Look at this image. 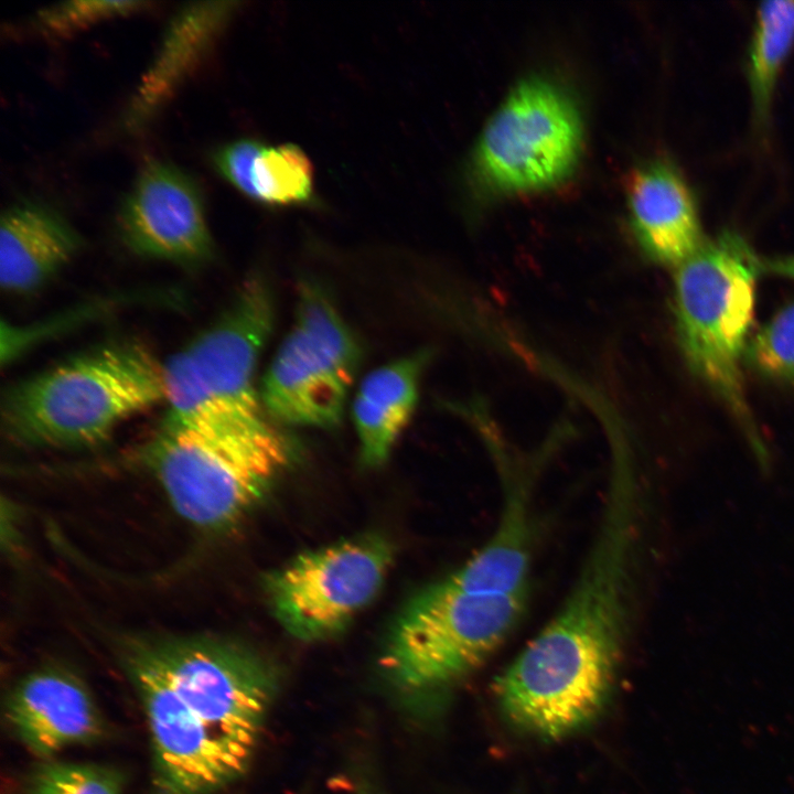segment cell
<instances>
[{
	"label": "cell",
	"instance_id": "cell-22",
	"mask_svg": "<svg viewBox=\"0 0 794 794\" xmlns=\"http://www.w3.org/2000/svg\"><path fill=\"white\" fill-rule=\"evenodd\" d=\"M762 272H770L794 280V255L776 258H761Z\"/></svg>",
	"mask_w": 794,
	"mask_h": 794
},
{
	"label": "cell",
	"instance_id": "cell-14",
	"mask_svg": "<svg viewBox=\"0 0 794 794\" xmlns=\"http://www.w3.org/2000/svg\"><path fill=\"white\" fill-rule=\"evenodd\" d=\"M430 355L416 351L373 369L361 382L352 412L365 465L378 466L388 459L415 411Z\"/></svg>",
	"mask_w": 794,
	"mask_h": 794
},
{
	"label": "cell",
	"instance_id": "cell-11",
	"mask_svg": "<svg viewBox=\"0 0 794 794\" xmlns=\"http://www.w3.org/2000/svg\"><path fill=\"white\" fill-rule=\"evenodd\" d=\"M4 709L18 739L40 758L96 742L105 733V720L90 690L62 667L25 675L9 693Z\"/></svg>",
	"mask_w": 794,
	"mask_h": 794
},
{
	"label": "cell",
	"instance_id": "cell-12",
	"mask_svg": "<svg viewBox=\"0 0 794 794\" xmlns=\"http://www.w3.org/2000/svg\"><path fill=\"white\" fill-rule=\"evenodd\" d=\"M626 196L634 236L650 260L676 268L705 242L693 193L669 163L631 171Z\"/></svg>",
	"mask_w": 794,
	"mask_h": 794
},
{
	"label": "cell",
	"instance_id": "cell-13",
	"mask_svg": "<svg viewBox=\"0 0 794 794\" xmlns=\"http://www.w3.org/2000/svg\"><path fill=\"white\" fill-rule=\"evenodd\" d=\"M81 238L52 208L33 202L10 206L0 224V283L28 294L47 283L77 254Z\"/></svg>",
	"mask_w": 794,
	"mask_h": 794
},
{
	"label": "cell",
	"instance_id": "cell-7",
	"mask_svg": "<svg viewBox=\"0 0 794 794\" xmlns=\"http://www.w3.org/2000/svg\"><path fill=\"white\" fill-rule=\"evenodd\" d=\"M141 459L183 519L221 532L261 501L293 457L202 440L160 426Z\"/></svg>",
	"mask_w": 794,
	"mask_h": 794
},
{
	"label": "cell",
	"instance_id": "cell-21",
	"mask_svg": "<svg viewBox=\"0 0 794 794\" xmlns=\"http://www.w3.org/2000/svg\"><path fill=\"white\" fill-rule=\"evenodd\" d=\"M138 1H71L39 13L40 25L51 33L66 34L99 20L140 9Z\"/></svg>",
	"mask_w": 794,
	"mask_h": 794
},
{
	"label": "cell",
	"instance_id": "cell-9",
	"mask_svg": "<svg viewBox=\"0 0 794 794\" xmlns=\"http://www.w3.org/2000/svg\"><path fill=\"white\" fill-rule=\"evenodd\" d=\"M391 560L390 545L378 536L308 550L267 577L270 608L293 637L329 639L376 598Z\"/></svg>",
	"mask_w": 794,
	"mask_h": 794
},
{
	"label": "cell",
	"instance_id": "cell-5",
	"mask_svg": "<svg viewBox=\"0 0 794 794\" xmlns=\"http://www.w3.org/2000/svg\"><path fill=\"white\" fill-rule=\"evenodd\" d=\"M130 641L160 673L185 722L249 761L273 691L267 665L210 636Z\"/></svg>",
	"mask_w": 794,
	"mask_h": 794
},
{
	"label": "cell",
	"instance_id": "cell-19",
	"mask_svg": "<svg viewBox=\"0 0 794 794\" xmlns=\"http://www.w3.org/2000/svg\"><path fill=\"white\" fill-rule=\"evenodd\" d=\"M125 776L114 766L46 761L29 774L26 794H122Z\"/></svg>",
	"mask_w": 794,
	"mask_h": 794
},
{
	"label": "cell",
	"instance_id": "cell-10",
	"mask_svg": "<svg viewBox=\"0 0 794 794\" xmlns=\"http://www.w3.org/2000/svg\"><path fill=\"white\" fill-rule=\"evenodd\" d=\"M126 244L138 255L197 267L213 256L200 191L180 169L151 162L126 196L119 215Z\"/></svg>",
	"mask_w": 794,
	"mask_h": 794
},
{
	"label": "cell",
	"instance_id": "cell-6",
	"mask_svg": "<svg viewBox=\"0 0 794 794\" xmlns=\"http://www.w3.org/2000/svg\"><path fill=\"white\" fill-rule=\"evenodd\" d=\"M360 360L358 342L326 292L302 282L292 328L262 379L268 416L282 425L337 426Z\"/></svg>",
	"mask_w": 794,
	"mask_h": 794
},
{
	"label": "cell",
	"instance_id": "cell-16",
	"mask_svg": "<svg viewBox=\"0 0 794 794\" xmlns=\"http://www.w3.org/2000/svg\"><path fill=\"white\" fill-rule=\"evenodd\" d=\"M235 4L193 3L173 18L138 88L129 114L131 122L147 118L194 67L225 25Z\"/></svg>",
	"mask_w": 794,
	"mask_h": 794
},
{
	"label": "cell",
	"instance_id": "cell-23",
	"mask_svg": "<svg viewBox=\"0 0 794 794\" xmlns=\"http://www.w3.org/2000/svg\"><path fill=\"white\" fill-rule=\"evenodd\" d=\"M527 645H528L530 648H533V650H535V651H537V652H539V653L546 654V655H551V656H558V657L569 658V659H573V661H578V662H580V663L587 664V665L592 666V667H597V668H600V669H604V670L618 673L616 669H611V668H608V667H603V666H600V665H597V664H593V663H590V662H586V661H582V659H579V658H575V657H570V656H566V655H559V654H554V653L544 652V651H540V650L534 647V646H533L532 644H529V643H528Z\"/></svg>",
	"mask_w": 794,
	"mask_h": 794
},
{
	"label": "cell",
	"instance_id": "cell-18",
	"mask_svg": "<svg viewBox=\"0 0 794 794\" xmlns=\"http://www.w3.org/2000/svg\"><path fill=\"white\" fill-rule=\"evenodd\" d=\"M794 44V1H765L757 11L750 49V87L759 118L765 117L777 73Z\"/></svg>",
	"mask_w": 794,
	"mask_h": 794
},
{
	"label": "cell",
	"instance_id": "cell-20",
	"mask_svg": "<svg viewBox=\"0 0 794 794\" xmlns=\"http://www.w3.org/2000/svg\"><path fill=\"white\" fill-rule=\"evenodd\" d=\"M744 361L766 379L794 385V302L750 337Z\"/></svg>",
	"mask_w": 794,
	"mask_h": 794
},
{
	"label": "cell",
	"instance_id": "cell-17",
	"mask_svg": "<svg viewBox=\"0 0 794 794\" xmlns=\"http://www.w3.org/2000/svg\"><path fill=\"white\" fill-rule=\"evenodd\" d=\"M242 193L272 207L309 204L314 196L311 161L296 144L262 143Z\"/></svg>",
	"mask_w": 794,
	"mask_h": 794
},
{
	"label": "cell",
	"instance_id": "cell-3",
	"mask_svg": "<svg viewBox=\"0 0 794 794\" xmlns=\"http://www.w3.org/2000/svg\"><path fill=\"white\" fill-rule=\"evenodd\" d=\"M513 593L466 591L448 578L417 592L391 625L379 664L410 694H432L480 667L507 639L526 604Z\"/></svg>",
	"mask_w": 794,
	"mask_h": 794
},
{
	"label": "cell",
	"instance_id": "cell-1",
	"mask_svg": "<svg viewBox=\"0 0 794 794\" xmlns=\"http://www.w3.org/2000/svg\"><path fill=\"white\" fill-rule=\"evenodd\" d=\"M164 399L163 363L146 345L120 340L12 385L2 397L1 421L22 446L84 448Z\"/></svg>",
	"mask_w": 794,
	"mask_h": 794
},
{
	"label": "cell",
	"instance_id": "cell-15",
	"mask_svg": "<svg viewBox=\"0 0 794 794\" xmlns=\"http://www.w3.org/2000/svg\"><path fill=\"white\" fill-rule=\"evenodd\" d=\"M529 485L511 481L492 537L447 578L476 593H513L527 589L530 565Z\"/></svg>",
	"mask_w": 794,
	"mask_h": 794
},
{
	"label": "cell",
	"instance_id": "cell-8",
	"mask_svg": "<svg viewBox=\"0 0 794 794\" xmlns=\"http://www.w3.org/2000/svg\"><path fill=\"white\" fill-rule=\"evenodd\" d=\"M581 120L556 84L519 82L484 127L476 146L478 172L503 191L554 185L573 169L581 149Z\"/></svg>",
	"mask_w": 794,
	"mask_h": 794
},
{
	"label": "cell",
	"instance_id": "cell-2",
	"mask_svg": "<svg viewBox=\"0 0 794 794\" xmlns=\"http://www.w3.org/2000/svg\"><path fill=\"white\" fill-rule=\"evenodd\" d=\"M760 259L733 232L705 240L675 268L673 312L688 367L729 408L765 465L768 452L749 408L741 368L754 320Z\"/></svg>",
	"mask_w": 794,
	"mask_h": 794
},
{
	"label": "cell",
	"instance_id": "cell-4",
	"mask_svg": "<svg viewBox=\"0 0 794 794\" xmlns=\"http://www.w3.org/2000/svg\"><path fill=\"white\" fill-rule=\"evenodd\" d=\"M272 320L267 285L249 278L221 316L174 353L170 397L174 422L207 430H262L276 425L255 384Z\"/></svg>",
	"mask_w": 794,
	"mask_h": 794
}]
</instances>
